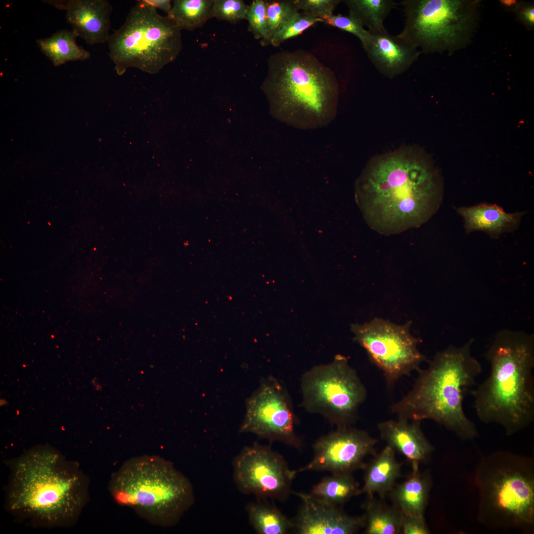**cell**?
Wrapping results in <instances>:
<instances>
[{"instance_id":"cell-1","label":"cell","mask_w":534,"mask_h":534,"mask_svg":"<svg viewBox=\"0 0 534 534\" xmlns=\"http://www.w3.org/2000/svg\"><path fill=\"white\" fill-rule=\"evenodd\" d=\"M358 189L368 224L388 235L424 223L442 198L440 178L433 165L419 150L409 147L370 161Z\"/></svg>"},{"instance_id":"cell-2","label":"cell","mask_w":534,"mask_h":534,"mask_svg":"<svg viewBox=\"0 0 534 534\" xmlns=\"http://www.w3.org/2000/svg\"><path fill=\"white\" fill-rule=\"evenodd\" d=\"M485 356L488 378L471 391L480 420L501 425L511 436L534 419V337L523 331L499 332Z\"/></svg>"},{"instance_id":"cell-3","label":"cell","mask_w":534,"mask_h":534,"mask_svg":"<svg viewBox=\"0 0 534 534\" xmlns=\"http://www.w3.org/2000/svg\"><path fill=\"white\" fill-rule=\"evenodd\" d=\"M474 341L438 353L426 369L418 371L412 389L392 405L391 412L398 418L433 420L463 440L476 438L477 427L463 407L465 397L482 372L481 364L471 355Z\"/></svg>"},{"instance_id":"cell-4","label":"cell","mask_w":534,"mask_h":534,"mask_svg":"<svg viewBox=\"0 0 534 534\" xmlns=\"http://www.w3.org/2000/svg\"><path fill=\"white\" fill-rule=\"evenodd\" d=\"M87 490L77 465L52 449H34L13 465L8 505L13 512L42 524H70L84 506Z\"/></svg>"},{"instance_id":"cell-5","label":"cell","mask_w":534,"mask_h":534,"mask_svg":"<svg viewBox=\"0 0 534 534\" xmlns=\"http://www.w3.org/2000/svg\"><path fill=\"white\" fill-rule=\"evenodd\" d=\"M261 89L272 115L304 128L323 125L335 116L339 85L332 71L304 50L271 54Z\"/></svg>"},{"instance_id":"cell-6","label":"cell","mask_w":534,"mask_h":534,"mask_svg":"<svg viewBox=\"0 0 534 534\" xmlns=\"http://www.w3.org/2000/svg\"><path fill=\"white\" fill-rule=\"evenodd\" d=\"M478 521L492 530L534 526V463L532 457L498 451L483 456L476 469Z\"/></svg>"},{"instance_id":"cell-7","label":"cell","mask_w":534,"mask_h":534,"mask_svg":"<svg viewBox=\"0 0 534 534\" xmlns=\"http://www.w3.org/2000/svg\"><path fill=\"white\" fill-rule=\"evenodd\" d=\"M109 490L118 503L162 526L176 524L194 501L188 479L157 456L144 455L126 462L112 477Z\"/></svg>"},{"instance_id":"cell-8","label":"cell","mask_w":534,"mask_h":534,"mask_svg":"<svg viewBox=\"0 0 534 534\" xmlns=\"http://www.w3.org/2000/svg\"><path fill=\"white\" fill-rule=\"evenodd\" d=\"M107 42L110 58L120 76L130 68L157 74L175 61L182 46L181 30L176 24L140 0Z\"/></svg>"},{"instance_id":"cell-9","label":"cell","mask_w":534,"mask_h":534,"mask_svg":"<svg viewBox=\"0 0 534 534\" xmlns=\"http://www.w3.org/2000/svg\"><path fill=\"white\" fill-rule=\"evenodd\" d=\"M405 19L398 35L425 53H452L466 45L479 2L464 0H403Z\"/></svg>"},{"instance_id":"cell-10","label":"cell","mask_w":534,"mask_h":534,"mask_svg":"<svg viewBox=\"0 0 534 534\" xmlns=\"http://www.w3.org/2000/svg\"><path fill=\"white\" fill-rule=\"evenodd\" d=\"M300 387L304 408L320 414L336 428L352 426L356 422L367 396L357 372L341 355L306 371Z\"/></svg>"},{"instance_id":"cell-11","label":"cell","mask_w":534,"mask_h":534,"mask_svg":"<svg viewBox=\"0 0 534 534\" xmlns=\"http://www.w3.org/2000/svg\"><path fill=\"white\" fill-rule=\"evenodd\" d=\"M411 322L398 325L375 317L364 324L351 325L354 341L381 370L389 386L412 371H418L426 360L418 349L420 339L410 332Z\"/></svg>"},{"instance_id":"cell-12","label":"cell","mask_w":534,"mask_h":534,"mask_svg":"<svg viewBox=\"0 0 534 534\" xmlns=\"http://www.w3.org/2000/svg\"><path fill=\"white\" fill-rule=\"evenodd\" d=\"M241 433H250L270 441H279L301 449L303 441L295 431L297 417L285 386L274 377L263 379L248 399Z\"/></svg>"},{"instance_id":"cell-13","label":"cell","mask_w":534,"mask_h":534,"mask_svg":"<svg viewBox=\"0 0 534 534\" xmlns=\"http://www.w3.org/2000/svg\"><path fill=\"white\" fill-rule=\"evenodd\" d=\"M233 467L234 482L244 493L281 502L292 494L296 474L285 458L269 446L256 443L246 446L235 458Z\"/></svg>"},{"instance_id":"cell-14","label":"cell","mask_w":534,"mask_h":534,"mask_svg":"<svg viewBox=\"0 0 534 534\" xmlns=\"http://www.w3.org/2000/svg\"><path fill=\"white\" fill-rule=\"evenodd\" d=\"M377 440L363 430L352 426L337 428L319 437L312 444L313 457L299 473L327 471L331 473H352L363 469L365 458L374 456Z\"/></svg>"},{"instance_id":"cell-15","label":"cell","mask_w":534,"mask_h":534,"mask_svg":"<svg viewBox=\"0 0 534 534\" xmlns=\"http://www.w3.org/2000/svg\"><path fill=\"white\" fill-rule=\"evenodd\" d=\"M292 494L301 499L296 516L292 519V531L297 534H354L364 527V517L348 515L341 507L326 504L309 493Z\"/></svg>"},{"instance_id":"cell-16","label":"cell","mask_w":534,"mask_h":534,"mask_svg":"<svg viewBox=\"0 0 534 534\" xmlns=\"http://www.w3.org/2000/svg\"><path fill=\"white\" fill-rule=\"evenodd\" d=\"M58 9L66 10L72 30L90 45L107 42L113 7L106 0H60Z\"/></svg>"},{"instance_id":"cell-17","label":"cell","mask_w":534,"mask_h":534,"mask_svg":"<svg viewBox=\"0 0 534 534\" xmlns=\"http://www.w3.org/2000/svg\"><path fill=\"white\" fill-rule=\"evenodd\" d=\"M370 34L363 47L376 69L387 78H395L408 70L422 52L398 35L393 36L387 31Z\"/></svg>"},{"instance_id":"cell-18","label":"cell","mask_w":534,"mask_h":534,"mask_svg":"<svg viewBox=\"0 0 534 534\" xmlns=\"http://www.w3.org/2000/svg\"><path fill=\"white\" fill-rule=\"evenodd\" d=\"M377 427L381 439L412 466L427 462L435 450L422 432L420 421L398 418L381 422Z\"/></svg>"},{"instance_id":"cell-19","label":"cell","mask_w":534,"mask_h":534,"mask_svg":"<svg viewBox=\"0 0 534 534\" xmlns=\"http://www.w3.org/2000/svg\"><path fill=\"white\" fill-rule=\"evenodd\" d=\"M464 222L466 232L482 231L497 238L517 229L524 212L508 213L495 204H480L457 210Z\"/></svg>"},{"instance_id":"cell-20","label":"cell","mask_w":534,"mask_h":534,"mask_svg":"<svg viewBox=\"0 0 534 534\" xmlns=\"http://www.w3.org/2000/svg\"><path fill=\"white\" fill-rule=\"evenodd\" d=\"M374 456L363 468L364 483L359 494L373 496L378 494L383 498L390 493L401 477V464L396 458L395 450L387 445Z\"/></svg>"},{"instance_id":"cell-21","label":"cell","mask_w":534,"mask_h":534,"mask_svg":"<svg viewBox=\"0 0 534 534\" xmlns=\"http://www.w3.org/2000/svg\"><path fill=\"white\" fill-rule=\"evenodd\" d=\"M432 486L430 473L420 472L419 466H412L406 479L390 492L393 505L403 513L424 517Z\"/></svg>"},{"instance_id":"cell-22","label":"cell","mask_w":534,"mask_h":534,"mask_svg":"<svg viewBox=\"0 0 534 534\" xmlns=\"http://www.w3.org/2000/svg\"><path fill=\"white\" fill-rule=\"evenodd\" d=\"M77 37L72 30L61 29L48 38L37 40L36 43L53 65L58 67L69 61L90 58L89 52L76 43Z\"/></svg>"},{"instance_id":"cell-23","label":"cell","mask_w":534,"mask_h":534,"mask_svg":"<svg viewBox=\"0 0 534 534\" xmlns=\"http://www.w3.org/2000/svg\"><path fill=\"white\" fill-rule=\"evenodd\" d=\"M358 483L352 473H332L313 486L310 495L323 503L341 507L359 495Z\"/></svg>"},{"instance_id":"cell-24","label":"cell","mask_w":534,"mask_h":534,"mask_svg":"<svg viewBox=\"0 0 534 534\" xmlns=\"http://www.w3.org/2000/svg\"><path fill=\"white\" fill-rule=\"evenodd\" d=\"M363 509L364 534H400L402 512L394 505L367 496Z\"/></svg>"},{"instance_id":"cell-25","label":"cell","mask_w":534,"mask_h":534,"mask_svg":"<svg viewBox=\"0 0 534 534\" xmlns=\"http://www.w3.org/2000/svg\"><path fill=\"white\" fill-rule=\"evenodd\" d=\"M266 499L258 498L248 504L249 522L259 534H286L292 531L293 522L275 506Z\"/></svg>"},{"instance_id":"cell-26","label":"cell","mask_w":534,"mask_h":534,"mask_svg":"<svg viewBox=\"0 0 534 534\" xmlns=\"http://www.w3.org/2000/svg\"><path fill=\"white\" fill-rule=\"evenodd\" d=\"M349 15L366 26L371 34L387 32L384 21L397 3L392 0H345Z\"/></svg>"},{"instance_id":"cell-27","label":"cell","mask_w":534,"mask_h":534,"mask_svg":"<svg viewBox=\"0 0 534 534\" xmlns=\"http://www.w3.org/2000/svg\"><path fill=\"white\" fill-rule=\"evenodd\" d=\"M214 0H175L167 16L180 30L193 31L213 17Z\"/></svg>"},{"instance_id":"cell-28","label":"cell","mask_w":534,"mask_h":534,"mask_svg":"<svg viewBox=\"0 0 534 534\" xmlns=\"http://www.w3.org/2000/svg\"><path fill=\"white\" fill-rule=\"evenodd\" d=\"M267 35L263 45L270 44V41L281 26L299 12L293 0H265Z\"/></svg>"},{"instance_id":"cell-29","label":"cell","mask_w":534,"mask_h":534,"mask_svg":"<svg viewBox=\"0 0 534 534\" xmlns=\"http://www.w3.org/2000/svg\"><path fill=\"white\" fill-rule=\"evenodd\" d=\"M323 22V19L316 18L299 12L285 22L275 33L270 44L277 47L287 40L301 34L314 23Z\"/></svg>"},{"instance_id":"cell-30","label":"cell","mask_w":534,"mask_h":534,"mask_svg":"<svg viewBox=\"0 0 534 534\" xmlns=\"http://www.w3.org/2000/svg\"><path fill=\"white\" fill-rule=\"evenodd\" d=\"M248 8L243 0H214L213 17L235 23L246 19Z\"/></svg>"},{"instance_id":"cell-31","label":"cell","mask_w":534,"mask_h":534,"mask_svg":"<svg viewBox=\"0 0 534 534\" xmlns=\"http://www.w3.org/2000/svg\"><path fill=\"white\" fill-rule=\"evenodd\" d=\"M246 19L248 23V30L256 39L261 40L263 44L267 35L265 0H253L248 6Z\"/></svg>"},{"instance_id":"cell-32","label":"cell","mask_w":534,"mask_h":534,"mask_svg":"<svg viewBox=\"0 0 534 534\" xmlns=\"http://www.w3.org/2000/svg\"><path fill=\"white\" fill-rule=\"evenodd\" d=\"M323 22L354 35L360 41L363 47L366 44L371 36L370 33L366 30L358 20L349 14L348 16H343L341 14H333L325 18Z\"/></svg>"},{"instance_id":"cell-33","label":"cell","mask_w":534,"mask_h":534,"mask_svg":"<svg viewBox=\"0 0 534 534\" xmlns=\"http://www.w3.org/2000/svg\"><path fill=\"white\" fill-rule=\"evenodd\" d=\"M299 10L306 15L324 19L333 14L340 0H293Z\"/></svg>"},{"instance_id":"cell-34","label":"cell","mask_w":534,"mask_h":534,"mask_svg":"<svg viewBox=\"0 0 534 534\" xmlns=\"http://www.w3.org/2000/svg\"><path fill=\"white\" fill-rule=\"evenodd\" d=\"M429 529L424 517L402 512L401 534H429Z\"/></svg>"},{"instance_id":"cell-35","label":"cell","mask_w":534,"mask_h":534,"mask_svg":"<svg viewBox=\"0 0 534 534\" xmlns=\"http://www.w3.org/2000/svg\"><path fill=\"white\" fill-rule=\"evenodd\" d=\"M518 11V14L521 21L524 24L532 28L534 25V7L533 5L518 4L515 8Z\"/></svg>"},{"instance_id":"cell-36","label":"cell","mask_w":534,"mask_h":534,"mask_svg":"<svg viewBox=\"0 0 534 534\" xmlns=\"http://www.w3.org/2000/svg\"><path fill=\"white\" fill-rule=\"evenodd\" d=\"M144 3L148 5L155 9H160L165 11L167 13H169L172 8L171 0H140Z\"/></svg>"},{"instance_id":"cell-37","label":"cell","mask_w":534,"mask_h":534,"mask_svg":"<svg viewBox=\"0 0 534 534\" xmlns=\"http://www.w3.org/2000/svg\"><path fill=\"white\" fill-rule=\"evenodd\" d=\"M500 2L503 6L508 8L514 7L515 8L518 5L517 0H502Z\"/></svg>"}]
</instances>
